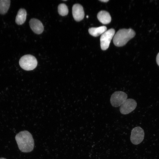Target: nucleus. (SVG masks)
I'll use <instances>...</instances> for the list:
<instances>
[{
	"mask_svg": "<svg viewBox=\"0 0 159 159\" xmlns=\"http://www.w3.org/2000/svg\"><path fill=\"white\" fill-rule=\"evenodd\" d=\"M10 4V0H0V13L4 14L8 11Z\"/></svg>",
	"mask_w": 159,
	"mask_h": 159,
	"instance_id": "obj_13",
	"label": "nucleus"
},
{
	"mask_svg": "<svg viewBox=\"0 0 159 159\" xmlns=\"http://www.w3.org/2000/svg\"><path fill=\"white\" fill-rule=\"evenodd\" d=\"M115 31L113 29H110L102 34L100 38V46L102 50H107L109 46L111 40L113 37Z\"/></svg>",
	"mask_w": 159,
	"mask_h": 159,
	"instance_id": "obj_4",
	"label": "nucleus"
},
{
	"mask_svg": "<svg viewBox=\"0 0 159 159\" xmlns=\"http://www.w3.org/2000/svg\"><path fill=\"white\" fill-rule=\"evenodd\" d=\"M127 95L124 92L122 91L115 92L111 96V104L113 107H119L127 99Z\"/></svg>",
	"mask_w": 159,
	"mask_h": 159,
	"instance_id": "obj_5",
	"label": "nucleus"
},
{
	"mask_svg": "<svg viewBox=\"0 0 159 159\" xmlns=\"http://www.w3.org/2000/svg\"><path fill=\"white\" fill-rule=\"evenodd\" d=\"M99 21L103 24H107L110 23L111 20V16L109 12L104 10L99 11L97 15Z\"/></svg>",
	"mask_w": 159,
	"mask_h": 159,
	"instance_id": "obj_10",
	"label": "nucleus"
},
{
	"mask_svg": "<svg viewBox=\"0 0 159 159\" xmlns=\"http://www.w3.org/2000/svg\"><path fill=\"white\" fill-rule=\"evenodd\" d=\"M59 14L61 16L67 15L68 13V9L67 6L64 4H60L58 7Z\"/></svg>",
	"mask_w": 159,
	"mask_h": 159,
	"instance_id": "obj_14",
	"label": "nucleus"
},
{
	"mask_svg": "<svg viewBox=\"0 0 159 159\" xmlns=\"http://www.w3.org/2000/svg\"><path fill=\"white\" fill-rule=\"evenodd\" d=\"M156 61L157 64L159 66V52L158 53L157 56Z\"/></svg>",
	"mask_w": 159,
	"mask_h": 159,
	"instance_id": "obj_15",
	"label": "nucleus"
},
{
	"mask_svg": "<svg viewBox=\"0 0 159 159\" xmlns=\"http://www.w3.org/2000/svg\"><path fill=\"white\" fill-rule=\"evenodd\" d=\"M135 35V32L131 29H120L115 34L113 37L114 44L117 47L123 46Z\"/></svg>",
	"mask_w": 159,
	"mask_h": 159,
	"instance_id": "obj_2",
	"label": "nucleus"
},
{
	"mask_svg": "<svg viewBox=\"0 0 159 159\" xmlns=\"http://www.w3.org/2000/svg\"><path fill=\"white\" fill-rule=\"evenodd\" d=\"M30 26L35 33L39 34L42 33L44 30V26L42 22L39 20L32 18L29 21Z\"/></svg>",
	"mask_w": 159,
	"mask_h": 159,
	"instance_id": "obj_9",
	"label": "nucleus"
},
{
	"mask_svg": "<svg viewBox=\"0 0 159 159\" xmlns=\"http://www.w3.org/2000/svg\"><path fill=\"white\" fill-rule=\"evenodd\" d=\"M21 67L27 71L32 70L35 68L37 64L36 58L33 56L26 54L22 57L19 61Z\"/></svg>",
	"mask_w": 159,
	"mask_h": 159,
	"instance_id": "obj_3",
	"label": "nucleus"
},
{
	"mask_svg": "<svg viewBox=\"0 0 159 159\" xmlns=\"http://www.w3.org/2000/svg\"><path fill=\"white\" fill-rule=\"evenodd\" d=\"M100 1L104 2H107L109 1V0H100Z\"/></svg>",
	"mask_w": 159,
	"mask_h": 159,
	"instance_id": "obj_16",
	"label": "nucleus"
},
{
	"mask_svg": "<svg viewBox=\"0 0 159 159\" xmlns=\"http://www.w3.org/2000/svg\"><path fill=\"white\" fill-rule=\"evenodd\" d=\"M72 14L74 20L77 21L82 20L85 16L83 6L78 4H74L72 7Z\"/></svg>",
	"mask_w": 159,
	"mask_h": 159,
	"instance_id": "obj_8",
	"label": "nucleus"
},
{
	"mask_svg": "<svg viewBox=\"0 0 159 159\" xmlns=\"http://www.w3.org/2000/svg\"><path fill=\"white\" fill-rule=\"evenodd\" d=\"M0 159H6L4 158H0Z\"/></svg>",
	"mask_w": 159,
	"mask_h": 159,
	"instance_id": "obj_17",
	"label": "nucleus"
},
{
	"mask_svg": "<svg viewBox=\"0 0 159 159\" xmlns=\"http://www.w3.org/2000/svg\"><path fill=\"white\" fill-rule=\"evenodd\" d=\"M26 16V10L24 9H20L16 16L15 22L18 25L23 24L25 22Z\"/></svg>",
	"mask_w": 159,
	"mask_h": 159,
	"instance_id": "obj_11",
	"label": "nucleus"
},
{
	"mask_svg": "<svg viewBox=\"0 0 159 159\" xmlns=\"http://www.w3.org/2000/svg\"><path fill=\"white\" fill-rule=\"evenodd\" d=\"M137 105L136 101L132 99H127L121 105L120 108V112L122 114H128L136 108Z\"/></svg>",
	"mask_w": 159,
	"mask_h": 159,
	"instance_id": "obj_7",
	"label": "nucleus"
},
{
	"mask_svg": "<svg viewBox=\"0 0 159 159\" xmlns=\"http://www.w3.org/2000/svg\"><path fill=\"white\" fill-rule=\"evenodd\" d=\"M107 28L106 26H102L97 27H91L88 29L89 34L92 36L97 37L102 35L106 31Z\"/></svg>",
	"mask_w": 159,
	"mask_h": 159,
	"instance_id": "obj_12",
	"label": "nucleus"
},
{
	"mask_svg": "<svg viewBox=\"0 0 159 159\" xmlns=\"http://www.w3.org/2000/svg\"><path fill=\"white\" fill-rule=\"evenodd\" d=\"M15 139L18 148L21 152L28 153L33 150L34 140L32 135L28 131L19 132L16 135Z\"/></svg>",
	"mask_w": 159,
	"mask_h": 159,
	"instance_id": "obj_1",
	"label": "nucleus"
},
{
	"mask_svg": "<svg viewBox=\"0 0 159 159\" xmlns=\"http://www.w3.org/2000/svg\"><path fill=\"white\" fill-rule=\"evenodd\" d=\"M144 137L143 130L140 127L138 126L132 130L130 139L132 144L137 145L140 144L143 141Z\"/></svg>",
	"mask_w": 159,
	"mask_h": 159,
	"instance_id": "obj_6",
	"label": "nucleus"
}]
</instances>
